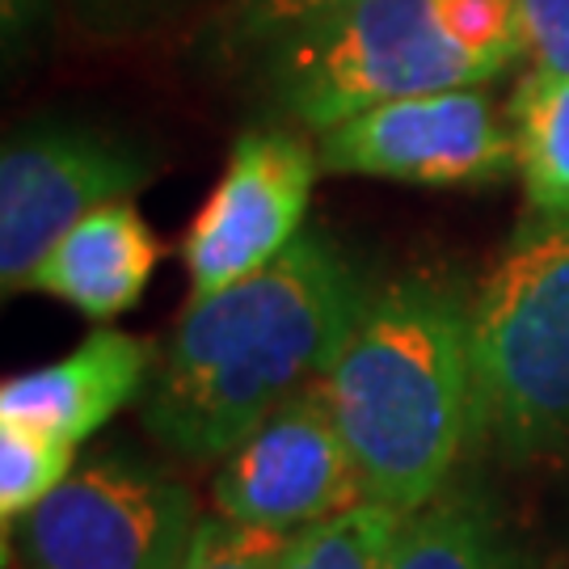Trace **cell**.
I'll list each match as a JSON object with an SVG mask.
<instances>
[{"label":"cell","mask_w":569,"mask_h":569,"mask_svg":"<svg viewBox=\"0 0 569 569\" xmlns=\"http://www.w3.org/2000/svg\"><path fill=\"white\" fill-rule=\"evenodd\" d=\"M363 270L329 232H300L253 279L190 300L140 392L143 430L220 465L287 397L321 380L363 312Z\"/></svg>","instance_id":"cell-1"},{"label":"cell","mask_w":569,"mask_h":569,"mask_svg":"<svg viewBox=\"0 0 569 569\" xmlns=\"http://www.w3.org/2000/svg\"><path fill=\"white\" fill-rule=\"evenodd\" d=\"M321 388L367 502L427 507L477 443V291L430 266L371 287Z\"/></svg>","instance_id":"cell-2"},{"label":"cell","mask_w":569,"mask_h":569,"mask_svg":"<svg viewBox=\"0 0 569 569\" xmlns=\"http://www.w3.org/2000/svg\"><path fill=\"white\" fill-rule=\"evenodd\" d=\"M477 443L510 465L569 448V216L528 211L477 287Z\"/></svg>","instance_id":"cell-3"},{"label":"cell","mask_w":569,"mask_h":569,"mask_svg":"<svg viewBox=\"0 0 569 569\" xmlns=\"http://www.w3.org/2000/svg\"><path fill=\"white\" fill-rule=\"evenodd\" d=\"M502 72L443 34L435 0H350L258 56L270 110L312 140L376 106L472 89Z\"/></svg>","instance_id":"cell-4"},{"label":"cell","mask_w":569,"mask_h":569,"mask_svg":"<svg viewBox=\"0 0 569 569\" xmlns=\"http://www.w3.org/2000/svg\"><path fill=\"white\" fill-rule=\"evenodd\" d=\"M199 523L194 493L169 472L89 456L18 523V569H182Z\"/></svg>","instance_id":"cell-5"},{"label":"cell","mask_w":569,"mask_h":569,"mask_svg":"<svg viewBox=\"0 0 569 569\" xmlns=\"http://www.w3.org/2000/svg\"><path fill=\"white\" fill-rule=\"evenodd\" d=\"M157 152L89 122H39L0 152V279L30 291L42 258L68 228L106 203H131L157 182Z\"/></svg>","instance_id":"cell-6"},{"label":"cell","mask_w":569,"mask_h":569,"mask_svg":"<svg viewBox=\"0 0 569 569\" xmlns=\"http://www.w3.org/2000/svg\"><path fill=\"white\" fill-rule=\"evenodd\" d=\"M321 173L427 190H486L519 173L510 122L486 84L376 106L317 136Z\"/></svg>","instance_id":"cell-7"},{"label":"cell","mask_w":569,"mask_h":569,"mask_svg":"<svg viewBox=\"0 0 569 569\" xmlns=\"http://www.w3.org/2000/svg\"><path fill=\"white\" fill-rule=\"evenodd\" d=\"M317 178V140L308 143L287 127H253L237 136L220 182L182 237L190 300L244 283L283 258L287 244L305 232L300 224Z\"/></svg>","instance_id":"cell-8"},{"label":"cell","mask_w":569,"mask_h":569,"mask_svg":"<svg viewBox=\"0 0 569 569\" xmlns=\"http://www.w3.org/2000/svg\"><path fill=\"white\" fill-rule=\"evenodd\" d=\"M216 515L244 528L305 536L367 502L363 477L333 422L321 380L287 397L211 481Z\"/></svg>","instance_id":"cell-9"},{"label":"cell","mask_w":569,"mask_h":569,"mask_svg":"<svg viewBox=\"0 0 569 569\" xmlns=\"http://www.w3.org/2000/svg\"><path fill=\"white\" fill-rule=\"evenodd\" d=\"M152 350L136 333L93 329L72 355L9 376L0 388V422L34 427L60 443H81L102 430L148 385Z\"/></svg>","instance_id":"cell-10"},{"label":"cell","mask_w":569,"mask_h":569,"mask_svg":"<svg viewBox=\"0 0 569 569\" xmlns=\"http://www.w3.org/2000/svg\"><path fill=\"white\" fill-rule=\"evenodd\" d=\"M161 262V241L136 203H106L63 232L42 258L30 291L56 296L89 321H114L136 305Z\"/></svg>","instance_id":"cell-11"},{"label":"cell","mask_w":569,"mask_h":569,"mask_svg":"<svg viewBox=\"0 0 569 569\" xmlns=\"http://www.w3.org/2000/svg\"><path fill=\"white\" fill-rule=\"evenodd\" d=\"M385 569H528V557L486 489L451 481L427 507L401 515Z\"/></svg>","instance_id":"cell-12"},{"label":"cell","mask_w":569,"mask_h":569,"mask_svg":"<svg viewBox=\"0 0 569 569\" xmlns=\"http://www.w3.org/2000/svg\"><path fill=\"white\" fill-rule=\"evenodd\" d=\"M528 211L569 216V77L531 68L507 102Z\"/></svg>","instance_id":"cell-13"},{"label":"cell","mask_w":569,"mask_h":569,"mask_svg":"<svg viewBox=\"0 0 569 569\" xmlns=\"http://www.w3.org/2000/svg\"><path fill=\"white\" fill-rule=\"evenodd\" d=\"M72 443L21 422H0V519L13 531L72 472Z\"/></svg>","instance_id":"cell-14"},{"label":"cell","mask_w":569,"mask_h":569,"mask_svg":"<svg viewBox=\"0 0 569 569\" xmlns=\"http://www.w3.org/2000/svg\"><path fill=\"white\" fill-rule=\"evenodd\" d=\"M397 523H401L397 510L380 502H359L338 519L296 536L287 569H385Z\"/></svg>","instance_id":"cell-15"},{"label":"cell","mask_w":569,"mask_h":569,"mask_svg":"<svg viewBox=\"0 0 569 569\" xmlns=\"http://www.w3.org/2000/svg\"><path fill=\"white\" fill-rule=\"evenodd\" d=\"M342 4H350V0H232L224 21H220L216 47L224 56H253L258 60L266 47H274L291 30L326 18Z\"/></svg>","instance_id":"cell-16"},{"label":"cell","mask_w":569,"mask_h":569,"mask_svg":"<svg viewBox=\"0 0 569 569\" xmlns=\"http://www.w3.org/2000/svg\"><path fill=\"white\" fill-rule=\"evenodd\" d=\"M291 536L262 528H244L237 519L211 515L199 523L182 569H287Z\"/></svg>","instance_id":"cell-17"},{"label":"cell","mask_w":569,"mask_h":569,"mask_svg":"<svg viewBox=\"0 0 569 569\" xmlns=\"http://www.w3.org/2000/svg\"><path fill=\"white\" fill-rule=\"evenodd\" d=\"M435 18L451 42L498 68H510L523 56L515 0H435Z\"/></svg>","instance_id":"cell-18"},{"label":"cell","mask_w":569,"mask_h":569,"mask_svg":"<svg viewBox=\"0 0 569 569\" xmlns=\"http://www.w3.org/2000/svg\"><path fill=\"white\" fill-rule=\"evenodd\" d=\"M515 13L531 68L569 77V0H515Z\"/></svg>","instance_id":"cell-19"},{"label":"cell","mask_w":569,"mask_h":569,"mask_svg":"<svg viewBox=\"0 0 569 569\" xmlns=\"http://www.w3.org/2000/svg\"><path fill=\"white\" fill-rule=\"evenodd\" d=\"M47 13V0H0V26H4V42L21 47L34 34V26Z\"/></svg>","instance_id":"cell-20"}]
</instances>
